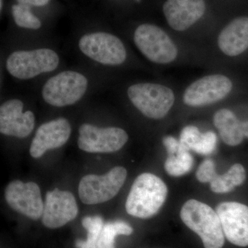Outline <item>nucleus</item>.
Returning a JSON list of instances; mask_svg holds the SVG:
<instances>
[{
    "label": "nucleus",
    "mask_w": 248,
    "mask_h": 248,
    "mask_svg": "<svg viewBox=\"0 0 248 248\" xmlns=\"http://www.w3.org/2000/svg\"><path fill=\"white\" fill-rule=\"evenodd\" d=\"M186 226L199 235L205 248H222L224 232L216 210L195 200L187 201L181 210Z\"/></svg>",
    "instance_id": "4"
},
{
    "label": "nucleus",
    "mask_w": 248,
    "mask_h": 248,
    "mask_svg": "<svg viewBox=\"0 0 248 248\" xmlns=\"http://www.w3.org/2000/svg\"><path fill=\"white\" fill-rule=\"evenodd\" d=\"M210 184L211 190L215 193H228L235 188V186L225 174L223 175L217 174Z\"/></svg>",
    "instance_id": "26"
},
{
    "label": "nucleus",
    "mask_w": 248,
    "mask_h": 248,
    "mask_svg": "<svg viewBox=\"0 0 248 248\" xmlns=\"http://www.w3.org/2000/svg\"><path fill=\"white\" fill-rule=\"evenodd\" d=\"M225 174L235 187L241 186L246 179V170L239 164L233 165Z\"/></svg>",
    "instance_id": "27"
},
{
    "label": "nucleus",
    "mask_w": 248,
    "mask_h": 248,
    "mask_svg": "<svg viewBox=\"0 0 248 248\" xmlns=\"http://www.w3.org/2000/svg\"><path fill=\"white\" fill-rule=\"evenodd\" d=\"M80 53L101 66L115 67L126 61L127 50L118 36L107 31H93L79 37Z\"/></svg>",
    "instance_id": "5"
},
{
    "label": "nucleus",
    "mask_w": 248,
    "mask_h": 248,
    "mask_svg": "<svg viewBox=\"0 0 248 248\" xmlns=\"http://www.w3.org/2000/svg\"><path fill=\"white\" fill-rule=\"evenodd\" d=\"M193 156L190 154V150L180 143L177 153L168 156L164 168L170 175L180 177L190 172L193 167Z\"/></svg>",
    "instance_id": "19"
},
{
    "label": "nucleus",
    "mask_w": 248,
    "mask_h": 248,
    "mask_svg": "<svg viewBox=\"0 0 248 248\" xmlns=\"http://www.w3.org/2000/svg\"><path fill=\"white\" fill-rule=\"evenodd\" d=\"M127 170L117 166L103 175L89 174L81 179L79 185L80 200L85 204L94 205L112 200L125 183Z\"/></svg>",
    "instance_id": "8"
},
{
    "label": "nucleus",
    "mask_w": 248,
    "mask_h": 248,
    "mask_svg": "<svg viewBox=\"0 0 248 248\" xmlns=\"http://www.w3.org/2000/svg\"><path fill=\"white\" fill-rule=\"evenodd\" d=\"M133 41L140 53L153 63L168 64L178 56V48L170 37L162 29L151 24L139 26Z\"/></svg>",
    "instance_id": "7"
},
{
    "label": "nucleus",
    "mask_w": 248,
    "mask_h": 248,
    "mask_svg": "<svg viewBox=\"0 0 248 248\" xmlns=\"http://www.w3.org/2000/svg\"><path fill=\"white\" fill-rule=\"evenodd\" d=\"M164 145L167 150L169 155H174L177 153L180 146V142L171 136L166 137L163 140Z\"/></svg>",
    "instance_id": "28"
},
{
    "label": "nucleus",
    "mask_w": 248,
    "mask_h": 248,
    "mask_svg": "<svg viewBox=\"0 0 248 248\" xmlns=\"http://www.w3.org/2000/svg\"><path fill=\"white\" fill-rule=\"evenodd\" d=\"M216 212L226 239L240 247L248 246V207L237 202H224Z\"/></svg>",
    "instance_id": "14"
},
{
    "label": "nucleus",
    "mask_w": 248,
    "mask_h": 248,
    "mask_svg": "<svg viewBox=\"0 0 248 248\" xmlns=\"http://www.w3.org/2000/svg\"><path fill=\"white\" fill-rule=\"evenodd\" d=\"M202 135L198 128L195 126H187L182 130L180 143L187 149L192 151L200 141Z\"/></svg>",
    "instance_id": "24"
},
{
    "label": "nucleus",
    "mask_w": 248,
    "mask_h": 248,
    "mask_svg": "<svg viewBox=\"0 0 248 248\" xmlns=\"http://www.w3.org/2000/svg\"><path fill=\"white\" fill-rule=\"evenodd\" d=\"M24 104L17 98L8 99L0 106V133L6 136L25 138L35 126V116L31 110L24 112Z\"/></svg>",
    "instance_id": "12"
},
{
    "label": "nucleus",
    "mask_w": 248,
    "mask_h": 248,
    "mask_svg": "<svg viewBox=\"0 0 248 248\" xmlns=\"http://www.w3.org/2000/svg\"><path fill=\"white\" fill-rule=\"evenodd\" d=\"M91 81L86 74L77 70H64L48 78L41 89L44 102L51 107L74 105L89 93Z\"/></svg>",
    "instance_id": "2"
},
{
    "label": "nucleus",
    "mask_w": 248,
    "mask_h": 248,
    "mask_svg": "<svg viewBox=\"0 0 248 248\" xmlns=\"http://www.w3.org/2000/svg\"><path fill=\"white\" fill-rule=\"evenodd\" d=\"M69 121L63 117L44 123L37 128L30 147V154L40 158L49 150L56 149L65 144L71 135Z\"/></svg>",
    "instance_id": "15"
},
{
    "label": "nucleus",
    "mask_w": 248,
    "mask_h": 248,
    "mask_svg": "<svg viewBox=\"0 0 248 248\" xmlns=\"http://www.w3.org/2000/svg\"><path fill=\"white\" fill-rule=\"evenodd\" d=\"M127 95L134 107L145 117L161 120L169 113L175 101L172 90L152 82L136 83L129 86Z\"/></svg>",
    "instance_id": "6"
},
{
    "label": "nucleus",
    "mask_w": 248,
    "mask_h": 248,
    "mask_svg": "<svg viewBox=\"0 0 248 248\" xmlns=\"http://www.w3.org/2000/svg\"><path fill=\"white\" fill-rule=\"evenodd\" d=\"M50 0H17L18 4H26L28 6H44L48 4Z\"/></svg>",
    "instance_id": "29"
},
{
    "label": "nucleus",
    "mask_w": 248,
    "mask_h": 248,
    "mask_svg": "<svg viewBox=\"0 0 248 248\" xmlns=\"http://www.w3.org/2000/svg\"><path fill=\"white\" fill-rule=\"evenodd\" d=\"M82 226L88 232L87 240H78L77 248H98L97 241L104 227V221L99 216L86 217L82 219Z\"/></svg>",
    "instance_id": "21"
},
{
    "label": "nucleus",
    "mask_w": 248,
    "mask_h": 248,
    "mask_svg": "<svg viewBox=\"0 0 248 248\" xmlns=\"http://www.w3.org/2000/svg\"><path fill=\"white\" fill-rule=\"evenodd\" d=\"M232 82L221 74L210 75L194 81L184 91L183 101L190 107H202L219 102L232 90Z\"/></svg>",
    "instance_id": "10"
},
{
    "label": "nucleus",
    "mask_w": 248,
    "mask_h": 248,
    "mask_svg": "<svg viewBox=\"0 0 248 248\" xmlns=\"http://www.w3.org/2000/svg\"><path fill=\"white\" fill-rule=\"evenodd\" d=\"M168 195V187L159 177L143 173L135 179L125 202V210L131 216L148 218L162 207Z\"/></svg>",
    "instance_id": "3"
},
{
    "label": "nucleus",
    "mask_w": 248,
    "mask_h": 248,
    "mask_svg": "<svg viewBox=\"0 0 248 248\" xmlns=\"http://www.w3.org/2000/svg\"><path fill=\"white\" fill-rule=\"evenodd\" d=\"M78 214V203L71 192L55 188L47 192L42 216L46 228H61L75 219Z\"/></svg>",
    "instance_id": "13"
},
{
    "label": "nucleus",
    "mask_w": 248,
    "mask_h": 248,
    "mask_svg": "<svg viewBox=\"0 0 248 248\" xmlns=\"http://www.w3.org/2000/svg\"><path fill=\"white\" fill-rule=\"evenodd\" d=\"M217 135L213 132L203 133L198 144L195 147L193 151L198 154L209 155L215 151L217 146Z\"/></svg>",
    "instance_id": "23"
},
{
    "label": "nucleus",
    "mask_w": 248,
    "mask_h": 248,
    "mask_svg": "<svg viewBox=\"0 0 248 248\" xmlns=\"http://www.w3.org/2000/svg\"><path fill=\"white\" fill-rule=\"evenodd\" d=\"M213 122L222 140L228 146H238L244 140L242 122L238 120L232 111L226 108L217 111L214 115Z\"/></svg>",
    "instance_id": "18"
},
{
    "label": "nucleus",
    "mask_w": 248,
    "mask_h": 248,
    "mask_svg": "<svg viewBox=\"0 0 248 248\" xmlns=\"http://www.w3.org/2000/svg\"><path fill=\"white\" fill-rule=\"evenodd\" d=\"M8 205L15 211L32 220L42 216L45 203L40 187L34 182L14 181L6 186L4 192Z\"/></svg>",
    "instance_id": "11"
},
{
    "label": "nucleus",
    "mask_w": 248,
    "mask_h": 248,
    "mask_svg": "<svg viewBox=\"0 0 248 248\" xmlns=\"http://www.w3.org/2000/svg\"><path fill=\"white\" fill-rule=\"evenodd\" d=\"M60 62L58 52L48 47L19 49L8 55L5 68L14 79L28 81L56 71Z\"/></svg>",
    "instance_id": "1"
},
{
    "label": "nucleus",
    "mask_w": 248,
    "mask_h": 248,
    "mask_svg": "<svg viewBox=\"0 0 248 248\" xmlns=\"http://www.w3.org/2000/svg\"><path fill=\"white\" fill-rule=\"evenodd\" d=\"M242 130L244 138L248 139V121L242 122Z\"/></svg>",
    "instance_id": "30"
},
{
    "label": "nucleus",
    "mask_w": 248,
    "mask_h": 248,
    "mask_svg": "<svg viewBox=\"0 0 248 248\" xmlns=\"http://www.w3.org/2000/svg\"><path fill=\"white\" fill-rule=\"evenodd\" d=\"M163 11L170 27L184 31L203 17L205 3L204 0H166Z\"/></svg>",
    "instance_id": "16"
},
{
    "label": "nucleus",
    "mask_w": 248,
    "mask_h": 248,
    "mask_svg": "<svg viewBox=\"0 0 248 248\" xmlns=\"http://www.w3.org/2000/svg\"><path fill=\"white\" fill-rule=\"evenodd\" d=\"M218 46L227 56L235 57L248 48V17L233 19L220 32Z\"/></svg>",
    "instance_id": "17"
},
{
    "label": "nucleus",
    "mask_w": 248,
    "mask_h": 248,
    "mask_svg": "<svg viewBox=\"0 0 248 248\" xmlns=\"http://www.w3.org/2000/svg\"><path fill=\"white\" fill-rule=\"evenodd\" d=\"M133 229L130 225L122 221L108 222L103 227L97 241L98 248H115V239L117 235H130Z\"/></svg>",
    "instance_id": "20"
},
{
    "label": "nucleus",
    "mask_w": 248,
    "mask_h": 248,
    "mask_svg": "<svg viewBox=\"0 0 248 248\" xmlns=\"http://www.w3.org/2000/svg\"><path fill=\"white\" fill-rule=\"evenodd\" d=\"M128 140L124 129L85 123L80 125L78 144L79 149L87 153H109L120 150Z\"/></svg>",
    "instance_id": "9"
},
{
    "label": "nucleus",
    "mask_w": 248,
    "mask_h": 248,
    "mask_svg": "<svg viewBox=\"0 0 248 248\" xmlns=\"http://www.w3.org/2000/svg\"><path fill=\"white\" fill-rule=\"evenodd\" d=\"M13 17L18 27L30 30H37L42 27L38 17L32 14L30 6L26 4H15L12 7Z\"/></svg>",
    "instance_id": "22"
},
{
    "label": "nucleus",
    "mask_w": 248,
    "mask_h": 248,
    "mask_svg": "<svg viewBox=\"0 0 248 248\" xmlns=\"http://www.w3.org/2000/svg\"><path fill=\"white\" fill-rule=\"evenodd\" d=\"M217 174L215 163L210 159L203 161L196 173L197 179L202 183L211 182Z\"/></svg>",
    "instance_id": "25"
}]
</instances>
